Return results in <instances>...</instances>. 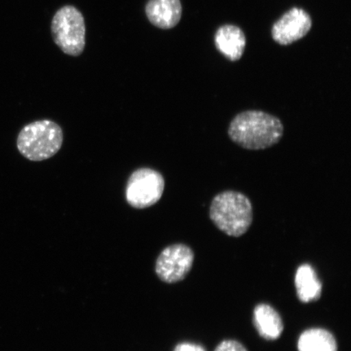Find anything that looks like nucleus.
Returning <instances> with one entry per match:
<instances>
[{
    "label": "nucleus",
    "mask_w": 351,
    "mask_h": 351,
    "mask_svg": "<svg viewBox=\"0 0 351 351\" xmlns=\"http://www.w3.org/2000/svg\"><path fill=\"white\" fill-rule=\"evenodd\" d=\"M228 134L239 146L247 150H265L280 141L284 134L282 121L260 110H248L236 115Z\"/></svg>",
    "instance_id": "obj_1"
},
{
    "label": "nucleus",
    "mask_w": 351,
    "mask_h": 351,
    "mask_svg": "<svg viewBox=\"0 0 351 351\" xmlns=\"http://www.w3.org/2000/svg\"><path fill=\"white\" fill-rule=\"evenodd\" d=\"M210 221L228 236L239 237L245 234L253 221L251 200L243 193L226 191L213 197L210 205Z\"/></svg>",
    "instance_id": "obj_2"
},
{
    "label": "nucleus",
    "mask_w": 351,
    "mask_h": 351,
    "mask_svg": "<svg viewBox=\"0 0 351 351\" xmlns=\"http://www.w3.org/2000/svg\"><path fill=\"white\" fill-rule=\"evenodd\" d=\"M62 129L56 122L43 120L30 123L20 131L16 140L19 152L30 161L50 159L60 150Z\"/></svg>",
    "instance_id": "obj_3"
},
{
    "label": "nucleus",
    "mask_w": 351,
    "mask_h": 351,
    "mask_svg": "<svg viewBox=\"0 0 351 351\" xmlns=\"http://www.w3.org/2000/svg\"><path fill=\"white\" fill-rule=\"evenodd\" d=\"M51 29L55 43L64 54H82L86 47V23L77 8L66 5L60 8L52 19Z\"/></svg>",
    "instance_id": "obj_4"
},
{
    "label": "nucleus",
    "mask_w": 351,
    "mask_h": 351,
    "mask_svg": "<svg viewBox=\"0 0 351 351\" xmlns=\"http://www.w3.org/2000/svg\"><path fill=\"white\" fill-rule=\"evenodd\" d=\"M165 186L164 177L157 171L152 169L136 170L127 183V203L134 208H150L160 200Z\"/></svg>",
    "instance_id": "obj_5"
},
{
    "label": "nucleus",
    "mask_w": 351,
    "mask_h": 351,
    "mask_svg": "<svg viewBox=\"0 0 351 351\" xmlns=\"http://www.w3.org/2000/svg\"><path fill=\"white\" fill-rule=\"evenodd\" d=\"M194 261V252L189 245L182 243L170 245L158 256L156 274L165 283L182 282L190 274Z\"/></svg>",
    "instance_id": "obj_6"
},
{
    "label": "nucleus",
    "mask_w": 351,
    "mask_h": 351,
    "mask_svg": "<svg viewBox=\"0 0 351 351\" xmlns=\"http://www.w3.org/2000/svg\"><path fill=\"white\" fill-rule=\"evenodd\" d=\"M311 28V19L308 13L295 8L276 22L271 34L280 45H289L304 38Z\"/></svg>",
    "instance_id": "obj_7"
},
{
    "label": "nucleus",
    "mask_w": 351,
    "mask_h": 351,
    "mask_svg": "<svg viewBox=\"0 0 351 351\" xmlns=\"http://www.w3.org/2000/svg\"><path fill=\"white\" fill-rule=\"evenodd\" d=\"M145 12L153 25L169 29L175 27L181 20L182 6L180 0H149Z\"/></svg>",
    "instance_id": "obj_8"
},
{
    "label": "nucleus",
    "mask_w": 351,
    "mask_h": 351,
    "mask_svg": "<svg viewBox=\"0 0 351 351\" xmlns=\"http://www.w3.org/2000/svg\"><path fill=\"white\" fill-rule=\"evenodd\" d=\"M254 326L263 339L274 341L282 336L284 323L278 311L269 304H258L254 309Z\"/></svg>",
    "instance_id": "obj_9"
},
{
    "label": "nucleus",
    "mask_w": 351,
    "mask_h": 351,
    "mask_svg": "<svg viewBox=\"0 0 351 351\" xmlns=\"http://www.w3.org/2000/svg\"><path fill=\"white\" fill-rule=\"evenodd\" d=\"M217 49L231 61L239 60L245 51V34L234 25H223L217 30L215 37Z\"/></svg>",
    "instance_id": "obj_10"
},
{
    "label": "nucleus",
    "mask_w": 351,
    "mask_h": 351,
    "mask_svg": "<svg viewBox=\"0 0 351 351\" xmlns=\"http://www.w3.org/2000/svg\"><path fill=\"white\" fill-rule=\"evenodd\" d=\"M295 284L298 300L304 304L317 301L322 293V284L313 266L304 263L298 267Z\"/></svg>",
    "instance_id": "obj_11"
},
{
    "label": "nucleus",
    "mask_w": 351,
    "mask_h": 351,
    "mask_svg": "<svg viewBox=\"0 0 351 351\" xmlns=\"http://www.w3.org/2000/svg\"><path fill=\"white\" fill-rule=\"evenodd\" d=\"M298 351H337V342L332 333L322 328L306 329L298 341Z\"/></svg>",
    "instance_id": "obj_12"
},
{
    "label": "nucleus",
    "mask_w": 351,
    "mask_h": 351,
    "mask_svg": "<svg viewBox=\"0 0 351 351\" xmlns=\"http://www.w3.org/2000/svg\"><path fill=\"white\" fill-rule=\"evenodd\" d=\"M214 351H248L245 346L235 340H225L221 342Z\"/></svg>",
    "instance_id": "obj_13"
},
{
    "label": "nucleus",
    "mask_w": 351,
    "mask_h": 351,
    "mask_svg": "<svg viewBox=\"0 0 351 351\" xmlns=\"http://www.w3.org/2000/svg\"><path fill=\"white\" fill-rule=\"evenodd\" d=\"M174 351H207L204 346L191 342H181L176 346Z\"/></svg>",
    "instance_id": "obj_14"
}]
</instances>
